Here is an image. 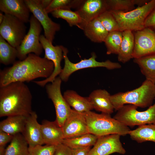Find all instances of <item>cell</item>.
I'll list each match as a JSON object with an SVG mask.
<instances>
[{
	"instance_id": "d6a6232c",
	"label": "cell",
	"mask_w": 155,
	"mask_h": 155,
	"mask_svg": "<svg viewBox=\"0 0 155 155\" xmlns=\"http://www.w3.org/2000/svg\"><path fill=\"white\" fill-rule=\"evenodd\" d=\"M108 11L125 12L135 9L133 0H106Z\"/></svg>"
},
{
	"instance_id": "7c38bea8",
	"label": "cell",
	"mask_w": 155,
	"mask_h": 155,
	"mask_svg": "<svg viewBox=\"0 0 155 155\" xmlns=\"http://www.w3.org/2000/svg\"><path fill=\"white\" fill-rule=\"evenodd\" d=\"M30 11L41 24L44 36L53 43L57 32L61 29L60 25L53 22L42 6L40 0H24Z\"/></svg>"
},
{
	"instance_id": "f1b7e54d",
	"label": "cell",
	"mask_w": 155,
	"mask_h": 155,
	"mask_svg": "<svg viewBox=\"0 0 155 155\" xmlns=\"http://www.w3.org/2000/svg\"><path fill=\"white\" fill-rule=\"evenodd\" d=\"M98 137L88 133L82 135L68 139H64L62 143L71 149L91 146L96 143Z\"/></svg>"
},
{
	"instance_id": "ba28073f",
	"label": "cell",
	"mask_w": 155,
	"mask_h": 155,
	"mask_svg": "<svg viewBox=\"0 0 155 155\" xmlns=\"http://www.w3.org/2000/svg\"><path fill=\"white\" fill-rule=\"evenodd\" d=\"M29 30L20 45L16 49L17 58L19 60L25 59L28 54L33 53L40 56L43 50L40 41L42 27L32 15L30 17Z\"/></svg>"
},
{
	"instance_id": "d6986e66",
	"label": "cell",
	"mask_w": 155,
	"mask_h": 155,
	"mask_svg": "<svg viewBox=\"0 0 155 155\" xmlns=\"http://www.w3.org/2000/svg\"><path fill=\"white\" fill-rule=\"evenodd\" d=\"M41 125L44 144L57 145L62 143L65 139L63 130L56 120L52 121L44 120Z\"/></svg>"
},
{
	"instance_id": "9a60e30c",
	"label": "cell",
	"mask_w": 155,
	"mask_h": 155,
	"mask_svg": "<svg viewBox=\"0 0 155 155\" xmlns=\"http://www.w3.org/2000/svg\"><path fill=\"white\" fill-rule=\"evenodd\" d=\"M106 11L108 7L106 0H84L75 11L81 20L78 27L83 30L88 23Z\"/></svg>"
},
{
	"instance_id": "8992f818",
	"label": "cell",
	"mask_w": 155,
	"mask_h": 155,
	"mask_svg": "<svg viewBox=\"0 0 155 155\" xmlns=\"http://www.w3.org/2000/svg\"><path fill=\"white\" fill-rule=\"evenodd\" d=\"M135 105L127 104L117 111L113 118L127 126L155 124V103L146 111H139Z\"/></svg>"
},
{
	"instance_id": "d590c367",
	"label": "cell",
	"mask_w": 155,
	"mask_h": 155,
	"mask_svg": "<svg viewBox=\"0 0 155 155\" xmlns=\"http://www.w3.org/2000/svg\"><path fill=\"white\" fill-rule=\"evenodd\" d=\"M54 155H71V149L62 143L56 146Z\"/></svg>"
},
{
	"instance_id": "4fadbf2b",
	"label": "cell",
	"mask_w": 155,
	"mask_h": 155,
	"mask_svg": "<svg viewBox=\"0 0 155 155\" xmlns=\"http://www.w3.org/2000/svg\"><path fill=\"white\" fill-rule=\"evenodd\" d=\"M134 46L133 58H140L155 53V32L145 28L134 32Z\"/></svg>"
},
{
	"instance_id": "5b68a950",
	"label": "cell",
	"mask_w": 155,
	"mask_h": 155,
	"mask_svg": "<svg viewBox=\"0 0 155 155\" xmlns=\"http://www.w3.org/2000/svg\"><path fill=\"white\" fill-rule=\"evenodd\" d=\"M155 8V0H151L144 5L129 11H110L119 25V31H132L142 30L145 27V21L149 14Z\"/></svg>"
},
{
	"instance_id": "7a4b0ae2",
	"label": "cell",
	"mask_w": 155,
	"mask_h": 155,
	"mask_svg": "<svg viewBox=\"0 0 155 155\" xmlns=\"http://www.w3.org/2000/svg\"><path fill=\"white\" fill-rule=\"evenodd\" d=\"M32 100L24 82H14L0 87V117L28 115L33 111Z\"/></svg>"
},
{
	"instance_id": "5bb4252c",
	"label": "cell",
	"mask_w": 155,
	"mask_h": 155,
	"mask_svg": "<svg viewBox=\"0 0 155 155\" xmlns=\"http://www.w3.org/2000/svg\"><path fill=\"white\" fill-rule=\"evenodd\" d=\"M121 136L115 134L98 137L88 155H109L115 153L125 154L126 151L121 142Z\"/></svg>"
},
{
	"instance_id": "d4e9b609",
	"label": "cell",
	"mask_w": 155,
	"mask_h": 155,
	"mask_svg": "<svg viewBox=\"0 0 155 155\" xmlns=\"http://www.w3.org/2000/svg\"><path fill=\"white\" fill-rule=\"evenodd\" d=\"M131 139L138 143L147 141L155 143V124H151L140 126L129 133Z\"/></svg>"
},
{
	"instance_id": "484cf974",
	"label": "cell",
	"mask_w": 155,
	"mask_h": 155,
	"mask_svg": "<svg viewBox=\"0 0 155 155\" xmlns=\"http://www.w3.org/2000/svg\"><path fill=\"white\" fill-rule=\"evenodd\" d=\"M133 61L138 65L146 79L155 84V53L134 59Z\"/></svg>"
},
{
	"instance_id": "1f68e13d",
	"label": "cell",
	"mask_w": 155,
	"mask_h": 155,
	"mask_svg": "<svg viewBox=\"0 0 155 155\" xmlns=\"http://www.w3.org/2000/svg\"><path fill=\"white\" fill-rule=\"evenodd\" d=\"M84 0H52L49 6L45 10L47 13L58 9H77Z\"/></svg>"
},
{
	"instance_id": "8fae6325",
	"label": "cell",
	"mask_w": 155,
	"mask_h": 155,
	"mask_svg": "<svg viewBox=\"0 0 155 155\" xmlns=\"http://www.w3.org/2000/svg\"><path fill=\"white\" fill-rule=\"evenodd\" d=\"M40 41L44 51V57L51 61L54 66L53 72L49 77L42 80L33 81L38 86L43 87L48 83L53 82L61 72V62L63 59V46H53L43 35H40Z\"/></svg>"
},
{
	"instance_id": "7402d4cb",
	"label": "cell",
	"mask_w": 155,
	"mask_h": 155,
	"mask_svg": "<svg viewBox=\"0 0 155 155\" xmlns=\"http://www.w3.org/2000/svg\"><path fill=\"white\" fill-rule=\"evenodd\" d=\"M83 30L86 36L95 43L104 42L109 33L98 18L88 23Z\"/></svg>"
},
{
	"instance_id": "6da1fadb",
	"label": "cell",
	"mask_w": 155,
	"mask_h": 155,
	"mask_svg": "<svg viewBox=\"0 0 155 155\" xmlns=\"http://www.w3.org/2000/svg\"><path fill=\"white\" fill-rule=\"evenodd\" d=\"M54 69L51 61L30 53L25 59L16 61L11 66L0 70V87L14 82H29L38 78L46 79L51 75Z\"/></svg>"
},
{
	"instance_id": "8d00e7d4",
	"label": "cell",
	"mask_w": 155,
	"mask_h": 155,
	"mask_svg": "<svg viewBox=\"0 0 155 155\" xmlns=\"http://www.w3.org/2000/svg\"><path fill=\"white\" fill-rule=\"evenodd\" d=\"M145 27L155 30V8L147 17L145 22Z\"/></svg>"
},
{
	"instance_id": "2e32d148",
	"label": "cell",
	"mask_w": 155,
	"mask_h": 155,
	"mask_svg": "<svg viewBox=\"0 0 155 155\" xmlns=\"http://www.w3.org/2000/svg\"><path fill=\"white\" fill-rule=\"evenodd\" d=\"M64 138H72L89 133L84 113L72 109L62 127Z\"/></svg>"
},
{
	"instance_id": "4dcf8cb0",
	"label": "cell",
	"mask_w": 155,
	"mask_h": 155,
	"mask_svg": "<svg viewBox=\"0 0 155 155\" xmlns=\"http://www.w3.org/2000/svg\"><path fill=\"white\" fill-rule=\"evenodd\" d=\"M51 13L55 18H61L65 20L71 27L74 26L78 27L81 22L79 14L75 11H73L70 9H58Z\"/></svg>"
},
{
	"instance_id": "44dd1931",
	"label": "cell",
	"mask_w": 155,
	"mask_h": 155,
	"mask_svg": "<svg viewBox=\"0 0 155 155\" xmlns=\"http://www.w3.org/2000/svg\"><path fill=\"white\" fill-rule=\"evenodd\" d=\"M63 96L69 105L78 112L84 113L93 109L88 97L81 96L71 90L66 91Z\"/></svg>"
},
{
	"instance_id": "603a6c76",
	"label": "cell",
	"mask_w": 155,
	"mask_h": 155,
	"mask_svg": "<svg viewBox=\"0 0 155 155\" xmlns=\"http://www.w3.org/2000/svg\"><path fill=\"white\" fill-rule=\"evenodd\" d=\"M28 115H16L7 117L0 122V131L13 135L19 133H22Z\"/></svg>"
},
{
	"instance_id": "9c48e42d",
	"label": "cell",
	"mask_w": 155,
	"mask_h": 155,
	"mask_svg": "<svg viewBox=\"0 0 155 155\" xmlns=\"http://www.w3.org/2000/svg\"><path fill=\"white\" fill-rule=\"evenodd\" d=\"M26 28L24 23L14 16L4 14V20L0 24V36L16 48L26 36Z\"/></svg>"
},
{
	"instance_id": "7bdbcfd3",
	"label": "cell",
	"mask_w": 155,
	"mask_h": 155,
	"mask_svg": "<svg viewBox=\"0 0 155 155\" xmlns=\"http://www.w3.org/2000/svg\"><path fill=\"white\" fill-rule=\"evenodd\" d=\"M4 18V14L3 12H0V24L3 22Z\"/></svg>"
},
{
	"instance_id": "ab89813d",
	"label": "cell",
	"mask_w": 155,
	"mask_h": 155,
	"mask_svg": "<svg viewBox=\"0 0 155 155\" xmlns=\"http://www.w3.org/2000/svg\"><path fill=\"white\" fill-rule=\"evenodd\" d=\"M135 5H137L138 6V7H142L148 2L150 0H133Z\"/></svg>"
},
{
	"instance_id": "cb8c5ba5",
	"label": "cell",
	"mask_w": 155,
	"mask_h": 155,
	"mask_svg": "<svg viewBox=\"0 0 155 155\" xmlns=\"http://www.w3.org/2000/svg\"><path fill=\"white\" fill-rule=\"evenodd\" d=\"M123 39L118 54V61L123 63L133 58L134 46V37L133 31L126 30L123 32Z\"/></svg>"
},
{
	"instance_id": "b9f144b4",
	"label": "cell",
	"mask_w": 155,
	"mask_h": 155,
	"mask_svg": "<svg viewBox=\"0 0 155 155\" xmlns=\"http://www.w3.org/2000/svg\"><path fill=\"white\" fill-rule=\"evenodd\" d=\"M5 149L4 146H0V155H5Z\"/></svg>"
},
{
	"instance_id": "52a82bcc",
	"label": "cell",
	"mask_w": 155,
	"mask_h": 155,
	"mask_svg": "<svg viewBox=\"0 0 155 155\" xmlns=\"http://www.w3.org/2000/svg\"><path fill=\"white\" fill-rule=\"evenodd\" d=\"M63 58L64 60V66L62 69L59 77L62 81L67 82L70 75L74 72L84 69L97 67H104L107 69L112 70L119 69L121 66L117 62H113L109 60L99 62L96 60L97 56L94 52L91 56L88 59H82L77 63L71 62L69 59L67 54V49L63 46Z\"/></svg>"
},
{
	"instance_id": "e0dca14e",
	"label": "cell",
	"mask_w": 155,
	"mask_h": 155,
	"mask_svg": "<svg viewBox=\"0 0 155 155\" xmlns=\"http://www.w3.org/2000/svg\"><path fill=\"white\" fill-rule=\"evenodd\" d=\"M37 115L32 111L27 117L24 128L22 133L27 142L29 147L44 144L41 124L38 122Z\"/></svg>"
},
{
	"instance_id": "83f0119b",
	"label": "cell",
	"mask_w": 155,
	"mask_h": 155,
	"mask_svg": "<svg viewBox=\"0 0 155 155\" xmlns=\"http://www.w3.org/2000/svg\"><path fill=\"white\" fill-rule=\"evenodd\" d=\"M18 52L13 47L0 36V62L5 65L13 64L17 58Z\"/></svg>"
},
{
	"instance_id": "f546056e",
	"label": "cell",
	"mask_w": 155,
	"mask_h": 155,
	"mask_svg": "<svg viewBox=\"0 0 155 155\" xmlns=\"http://www.w3.org/2000/svg\"><path fill=\"white\" fill-rule=\"evenodd\" d=\"M123 32L119 30L109 32L104 42L106 54L118 55L123 39Z\"/></svg>"
},
{
	"instance_id": "60d3db41",
	"label": "cell",
	"mask_w": 155,
	"mask_h": 155,
	"mask_svg": "<svg viewBox=\"0 0 155 155\" xmlns=\"http://www.w3.org/2000/svg\"><path fill=\"white\" fill-rule=\"evenodd\" d=\"M52 0H40V4L45 9L50 5Z\"/></svg>"
},
{
	"instance_id": "ac0fdd59",
	"label": "cell",
	"mask_w": 155,
	"mask_h": 155,
	"mask_svg": "<svg viewBox=\"0 0 155 155\" xmlns=\"http://www.w3.org/2000/svg\"><path fill=\"white\" fill-rule=\"evenodd\" d=\"M0 10L25 23L29 22L30 10L23 0H0Z\"/></svg>"
},
{
	"instance_id": "f35d334b",
	"label": "cell",
	"mask_w": 155,
	"mask_h": 155,
	"mask_svg": "<svg viewBox=\"0 0 155 155\" xmlns=\"http://www.w3.org/2000/svg\"><path fill=\"white\" fill-rule=\"evenodd\" d=\"M13 135L0 131V146H4L8 142H11Z\"/></svg>"
},
{
	"instance_id": "e575fe53",
	"label": "cell",
	"mask_w": 155,
	"mask_h": 155,
	"mask_svg": "<svg viewBox=\"0 0 155 155\" xmlns=\"http://www.w3.org/2000/svg\"><path fill=\"white\" fill-rule=\"evenodd\" d=\"M56 146L38 145L29 147V155H54Z\"/></svg>"
},
{
	"instance_id": "30bf717a",
	"label": "cell",
	"mask_w": 155,
	"mask_h": 155,
	"mask_svg": "<svg viewBox=\"0 0 155 155\" xmlns=\"http://www.w3.org/2000/svg\"><path fill=\"white\" fill-rule=\"evenodd\" d=\"M62 81L59 77H57L51 83L45 85L48 97L52 101L55 107V120L61 127L72 109L61 93Z\"/></svg>"
},
{
	"instance_id": "74e56055",
	"label": "cell",
	"mask_w": 155,
	"mask_h": 155,
	"mask_svg": "<svg viewBox=\"0 0 155 155\" xmlns=\"http://www.w3.org/2000/svg\"><path fill=\"white\" fill-rule=\"evenodd\" d=\"M91 147L87 146L71 149V155H88Z\"/></svg>"
},
{
	"instance_id": "836d02e7",
	"label": "cell",
	"mask_w": 155,
	"mask_h": 155,
	"mask_svg": "<svg viewBox=\"0 0 155 155\" xmlns=\"http://www.w3.org/2000/svg\"><path fill=\"white\" fill-rule=\"evenodd\" d=\"M97 18L109 33L119 30L118 23L110 11H106L101 14Z\"/></svg>"
},
{
	"instance_id": "277c9868",
	"label": "cell",
	"mask_w": 155,
	"mask_h": 155,
	"mask_svg": "<svg viewBox=\"0 0 155 155\" xmlns=\"http://www.w3.org/2000/svg\"><path fill=\"white\" fill-rule=\"evenodd\" d=\"M84 113L88 133L98 137L115 134L124 136L128 134L131 130L128 127L112 118L110 115L91 111Z\"/></svg>"
},
{
	"instance_id": "3957f363",
	"label": "cell",
	"mask_w": 155,
	"mask_h": 155,
	"mask_svg": "<svg viewBox=\"0 0 155 155\" xmlns=\"http://www.w3.org/2000/svg\"><path fill=\"white\" fill-rule=\"evenodd\" d=\"M155 98V84L146 80L138 88L125 92L111 95V101L114 110L130 104L145 108L151 106Z\"/></svg>"
},
{
	"instance_id": "ffe728a7",
	"label": "cell",
	"mask_w": 155,
	"mask_h": 155,
	"mask_svg": "<svg viewBox=\"0 0 155 155\" xmlns=\"http://www.w3.org/2000/svg\"><path fill=\"white\" fill-rule=\"evenodd\" d=\"M111 96L106 90L99 89L93 91L88 98L93 109L111 115L114 110L111 101Z\"/></svg>"
},
{
	"instance_id": "4316f807",
	"label": "cell",
	"mask_w": 155,
	"mask_h": 155,
	"mask_svg": "<svg viewBox=\"0 0 155 155\" xmlns=\"http://www.w3.org/2000/svg\"><path fill=\"white\" fill-rule=\"evenodd\" d=\"M5 155H29L28 144L21 133L13 135L5 149Z\"/></svg>"
}]
</instances>
